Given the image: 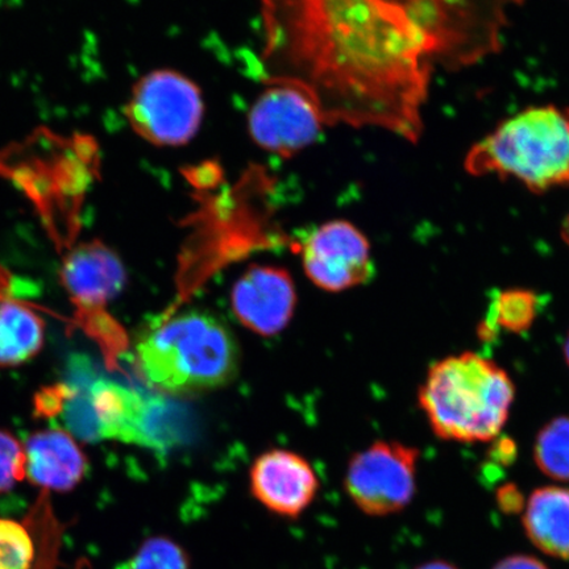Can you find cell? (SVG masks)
Returning a JSON list of instances; mask_svg holds the SVG:
<instances>
[{
  "label": "cell",
  "mask_w": 569,
  "mask_h": 569,
  "mask_svg": "<svg viewBox=\"0 0 569 569\" xmlns=\"http://www.w3.org/2000/svg\"><path fill=\"white\" fill-rule=\"evenodd\" d=\"M268 84L317 106L326 126L422 137L436 56L401 0H260Z\"/></svg>",
  "instance_id": "1"
},
{
  "label": "cell",
  "mask_w": 569,
  "mask_h": 569,
  "mask_svg": "<svg viewBox=\"0 0 569 569\" xmlns=\"http://www.w3.org/2000/svg\"><path fill=\"white\" fill-rule=\"evenodd\" d=\"M142 377L169 395H197L229 386L239 373L240 348L222 319L190 310L153 327L137 347Z\"/></svg>",
  "instance_id": "2"
},
{
  "label": "cell",
  "mask_w": 569,
  "mask_h": 569,
  "mask_svg": "<svg viewBox=\"0 0 569 569\" xmlns=\"http://www.w3.org/2000/svg\"><path fill=\"white\" fill-rule=\"evenodd\" d=\"M516 387L495 361L473 352L436 362L418 401L433 433L459 443L495 440L507 425Z\"/></svg>",
  "instance_id": "3"
},
{
  "label": "cell",
  "mask_w": 569,
  "mask_h": 569,
  "mask_svg": "<svg viewBox=\"0 0 569 569\" xmlns=\"http://www.w3.org/2000/svg\"><path fill=\"white\" fill-rule=\"evenodd\" d=\"M465 168L475 177L516 178L533 193L569 184L568 107H530L476 142Z\"/></svg>",
  "instance_id": "4"
},
{
  "label": "cell",
  "mask_w": 569,
  "mask_h": 569,
  "mask_svg": "<svg viewBox=\"0 0 569 569\" xmlns=\"http://www.w3.org/2000/svg\"><path fill=\"white\" fill-rule=\"evenodd\" d=\"M429 39L436 62L457 68L493 53L505 10L517 0H401Z\"/></svg>",
  "instance_id": "5"
},
{
  "label": "cell",
  "mask_w": 569,
  "mask_h": 569,
  "mask_svg": "<svg viewBox=\"0 0 569 569\" xmlns=\"http://www.w3.org/2000/svg\"><path fill=\"white\" fill-rule=\"evenodd\" d=\"M88 403L98 439L168 451L184 436L180 407L112 380L92 383Z\"/></svg>",
  "instance_id": "6"
},
{
  "label": "cell",
  "mask_w": 569,
  "mask_h": 569,
  "mask_svg": "<svg viewBox=\"0 0 569 569\" xmlns=\"http://www.w3.org/2000/svg\"><path fill=\"white\" fill-rule=\"evenodd\" d=\"M61 279L83 329L97 339L109 359L116 358L123 350L126 339L106 308L124 287L122 261L101 241H89L66 254Z\"/></svg>",
  "instance_id": "7"
},
{
  "label": "cell",
  "mask_w": 569,
  "mask_h": 569,
  "mask_svg": "<svg viewBox=\"0 0 569 569\" xmlns=\"http://www.w3.org/2000/svg\"><path fill=\"white\" fill-rule=\"evenodd\" d=\"M126 116L141 139L158 147L188 144L201 127V89L173 70H156L134 84Z\"/></svg>",
  "instance_id": "8"
},
{
  "label": "cell",
  "mask_w": 569,
  "mask_h": 569,
  "mask_svg": "<svg viewBox=\"0 0 569 569\" xmlns=\"http://www.w3.org/2000/svg\"><path fill=\"white\" fill-rule=\"evenodd\" d=\"M419 451L379 440L348 462L345 488L369 517H387L407 509L416 496Z\"/></svg>",
  "instance_id": "9"
},
{
  "label": "cell",
  "mask_w": 569,
  "mask_h": 569,
  "mask_svg": "<svg viewBox=\"0 0 569 569\" xmlns=\"http://www.w3.org/2000/svg\"><path fill=\"white\" fill-rule=\"evenodd\" d=\"M301 254L309 279L332 293L366 284L376 273L366 234L346 220L318 227L305 239Z\"/></svg>",
  "instance_id": "10"
},
{
  "label": "cell",
  "mask_w": 569,
  "mask_h": 569,
  "mask_svg": "<svg viewBox=\"0 0 569 569\" xmlns=\"http://www.w3.org/2000/svg\"><path fill=\"white\" fill-rule=\"evenodd\" d=\"M256 144L281 158L303 151L326 126L317 106L302 91L287 84H269L248 118Z\"/></svg>",
  "instance_id": "11"
},
{
  "label": "cell",
  "mask_w": 569,
  "mask_h": 569,
  "mask_svg": "<svg viewBox=\"0 0 569 569\" xmlns=\"http://www.w3.org/2000/svg\"><path fill=\"white\" fill-rule=\"evenodd\" d=\"M249 488L270 513L296 519L315 502L319 479L315 468L301 455L274 448L253 461Z\"/></svg>",
  "instance_id": "12"
},
{
  "label": "cell",
  "mask_w": 569,
  "mask_h": 569,
  "mask_svg": "<svg viewBox=\"0 0 569 569\" xmlns=\"http://www.w3.org/2000/svg\"><path fill=\"white\" fill-rule=\"evenodd\" d=\"M231 305L234 317L248 330L261 337H273L295 316V281L279 267H249L233 284Z\"/></svg>",
  "instance_id": "13"
},
{
  "label": "cell",
  "mask_w": 569,
  "mask_h": 569,
  "mask_svg": "<svg viewBox=\"0 0 569 569\" xmlns=\"http://www.w3.org/2000/svg\"><path fill=\"white\" fill-rule=\"evenodd\" d=\"M42 490L23 522L0 518V569H47L59 549L60 526Z\"/></svg>",
  "instance_id": "14"
},
{
  "label": "cell",
  "mask_w": 569,
  "mask_h": 569,
  "mask_svg": "<svg viewBox=\"0 0 569 569\" xmlns=\"http://www.w3.org/2000/svg\"><path fill=\"white\" fill-rule=\"evenodd\" d=\"M24 450L26 479L46 492H69L88 472L87 455L67 431L36 432L27 440Z\"/></svg>",
  "instance_id": "15"
},
{
  "label": "cell",
  "mask_w": 569,
  "mask_h": 569,
  "mask_svg": "<svg viewBox=\"0 0 569 569\" xmlns=\"http://www.w3.org/2000/svg\"><path fill=\"white\" fill-rule=\"evenodd\" d=\"M523 528L538 550L552 558L569 560V488L533 490L526 503Z\"/></svg>",
  "instance_id": "16"
},
{
  "label": "cell",
  "mask_w": 569,
  "mask_h": 569,
  "mask_svg": "<svg viewBox=\"0 0 569 569\" xmlns=\"http://www.w3.org/2000/svg\"><path fill=\"white\" fill-rule=\"evenodd\" d=\"M44 320L17 297L0 303V367L33 358L44 345Z\"/></svg>",
  "instance_id": "17"
},
{
  "label": "cell",
  "mask_w": 569,
  "mask_h": 569,
  "mask_svg": "<svg viewBox=\"0 0 569 569\" xmlns=\"http://www.w3.org/2000/svg\"><path fill=\"white\" fill-rule=\"evenodd\" d=\"M539 298L531 290L509 289L498 291L490 305L488 318L480 326V338L488 341L498 330L511 333L528 331L538 317Z\"/></svg>",
  "instance_id": "18"
},
{
  "label": "cell",
  "mask_w": 569,
  "mask_h": 569,
  "mask_svg": "<svg viewBox=\"0 0 569 569\" xmlns=\"http://www.w3.org/2000/svg\"><path fill=\"white\" fill-rule=\"evenodd\" d=\"M533 460L549 478L569 482V416L553 418L540 429Z\"/></svg>",
  "instance_id": "19"
},
{
  "label": "cell",
  "mask_w": 569,
  "mask_h": 569,
  "mask_svg": "<svg viewBox=\"0 0 569 569\" xmlns=\"http://www.w3.org/2000/svg\"><path fill=\"white\" fill-rule=\"evenodd\" d=\"M123 569H191L182 546L167 537H152L139 547Z\"/></svg>",
  "instance_id": "20"
},
{
  "label": "cell",
  "mask_w": 569,
  "mask_h": 569,
  "mask_svg": "<svg viewBox=\"0 0 569 569\" xmlns=\"http://www.w3.org/2000/svg\"><path fill=\"white\" fill-rule=\"evenodd\" d=\"M24 446L12 433L0 430V495L26 479Z\"/></svg>",
  "instance_id": "21"
},
{
  "label": "cell",
  "mask_w": 569,
  "mask_h": 569,
  "mask_svg": "<svg viewBox=\"0 0 569 569\" xmlns=\"http://www.w3.org/2000/svg\"><path fill=\"white\" fill-rule=\"evenodd\" d=\"M190 187L196 191L216 190L224 183L223 170L218 162L206 161L198 167H191L183 172Z\"/></svg>",
  "instance_id": "22"
},
{
  "label": "cell",
  "mask_w": 569,
  "mask_h": 569,
  "mask_svg": "<svg viewBox=\"0 0 569 569\" xmlns=\"http://www.w3.org/2000/svg\"><path fill=\"white\" fill-rule=\"evenodd\" d=\"M497 502L503 513L515 515L523 508L525 498L515 483H507L498 489Z\"/></svg>",
  "instance_id": "23"
},
{
  "label": "cell",
  "mask_w": 569,
  "mask_h": 569,
  "mask_svg": "<svg viewBox=\"0 0 569 569\" xmlns=\"http://www.w3.org/2000/svg\"><path fill=\"white\" fill-rule=\"evenodd\" d=\"M493 569H549L542 561L530 555H513L498 561Z\"/></svg>",
  "instance_id": "24"
},
{
  "label": "cell",
  "mask_w": 569,
  "mask_h": 569,
  "mask_svg": "<svg viewBox=\"0 0 569 569\" xmlns=\"http://www.w3.org/2000/svg\"><path fill=\"white\" fill-rule=\"evenodd\" d=\"M516 452V445L510 439H502L500 442H497L492 451L495 460L502 462V465H509V462L513 461Z\"/></svg>",
  "instance_id": "25"
},
{
  "label": "cell",
  "mask_w": 569,
  "mask_h": 569,
  "mask_svg": "<svg viewBox=\"0 0 569 569\" xmlns=\"http://www.w3.org/2000/svg\"><path fill=\"white\" fill-rule=\"evenodd\" d=\"M16 280H13L10 270L0 266V303L16 297Z\"/></svg>",
  "instance_id": "26"
},
{
  "label": "cell",
  "mask_w": 569,
  "mask_h": 569,
  "mask_svg": "<svg viewBox=\"0 0 569 569\" xmlns=\"http://www.w3.org/2000/svg\"><path fill=\"white\" fill-rule=\"evenodd\" d=\"M416 569H459L458 567H455L451 563H448L446 560H432L427 561V563H423Z\"/></svg>",
  "instance_id": "27"
},
{
  "label": "cell",
  "mask_w": 569,
  "mask_h": 569,
  "mask_svg": "<svg viewBox=\"0 0 569 569\" xmlns=\"http://www.w3.org/2000/svg\"><path fill=\"white\" fill-rule=\"evenodd\" d=\"M561 238H563L566 243L569 246V216L565 220L563 226H561Z\"/></svg>",
  "instance_id": "28"
},
{
  "label": "cell",
  "mask_w": 569,
  "mask_h": 569,
  "mask_svg": "<svg viewBox=\"0 0 569 569\" xmlns=\"http://www.w3.org/2000/svg\"><path fill=\"white\" fill-rule=\"evenodd\" d=\"M563 352H565L566 362H567V365L569 367V332H568V336H567L566 341H565Z\"/></svg>",
  "instance_id": "29"
}]
</instances>
